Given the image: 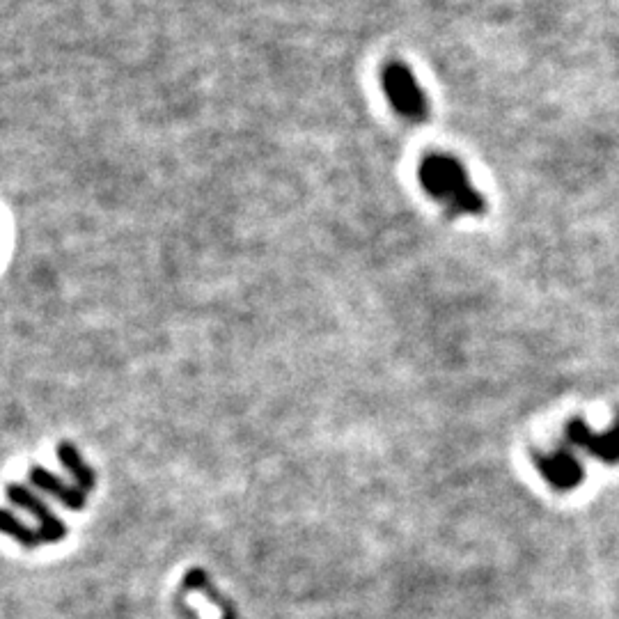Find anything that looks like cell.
Listing matches in <instances>:
<instances>
[{
    "mask_svg": "<svg viewBox=\"0 0 619 619\" xmlns=\"http://www.w3.org/2000/svg\"><path fill=\"white\" fill-rule=\"evenodd\" d=\"M5 491L14 505H19L21 509H26V512L35 516L39 523V532H42L44 537V544H56L67 537L65 523H62L58 516L53 514V509L46 505L35 491H30L26 484H7Z\"/></svg>",
    "mask_w": 619,
    "mask_h": 619,
    "instance_id": "3",
    "label": "cell"
},
{
    "mask_svg": "<svg viewBox=\"0 0 619 619\" xmlns=\"http://www.w3.org/2000/svg\"><path fill=\"white\" fill-rule=\"evenodd\" d=\"M58 459L65 464V468L69 473L74 475L76 487L90 493L94 487H97V475H94V470L85 464V459L81 457V452H78L72 443H60L58 445Z\"/></svg>",
    "mask_w": 619,
    "mask_h": 619,
    "instance_id": "5",
    "label": "cell"
},
{
    "mask_svg": "<svg viewBox=\"0 0 619 619\" xmlns=\"http://www.w3.org/2000/svg\"><path fill=\"white\" fill-rule=\"evenodd\" d=\"M418 179L422 191L438 202L450 216H484L487 198L470 182L464 163L457 156L432 152L420 161Z\"/></svg>",
    "mask_w": 619,
    "mask_h": 619,
    "instance_id": "1",
    "label": "cell"
},
{
    "mask_svg": "<svg viewBox=\"0 0 619 619\" xmlns=\"http://www.w3.org/2000/svg\"><path fill=\"white\" fill-rule=\"evenodd\" d=\"M381 88L393 106V111L402 120L411 124H425L432 117V104H429L427 92L415 78L413 69L402 60L386 62L381 72Z\"/></svg>",
    "mask_w": 619,
    "mask_h": 619,
    "instance_id": "2",
    "label": "cell"
},
{
    "mask_svg": "<svg viewBox=\"0 0 619 619\" xmlns=\"http://www.w3.org/2000/svg\"><path fill=\"white\" fill-rule=\"evenodd\" d=\"M0 532L7 537L17 539L21 546L26 548H37L44 544V537L39 530H33L30 526H26L19 516H14L12 512H7V509H0Z\"/></svg>",
    "mask_w": 619,
    "mask_h": 619,
    "instance_id": "6",
    "label": "cell"
},
{
    "mask_svg": "<svg viewBox=\"0 0 619 619\" xmlns=\"http://www.w3.org/2000/svg\"><path fill=\"white\" fill-rule=\"evenodd\" d=\"M30 482H33L37 489H42L44 493H49V496L56 498L58 503L74 509V512L85 507V491L78 489L76 484L62 482L58 475L51 473V470H46L42 466H33L30 468Z\"/></svg>",
    "mask_w": 619,
    "mask_h": 619,
    "instance_id": "4",
    "label": "cell"
}]
</instances>
